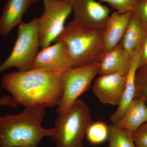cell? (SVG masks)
I'll list each match as a JSON object with an SVG mask.
<instances>
[{"mask_svg":"<svg viewBox=\"0 0 147 147\" xmlns=\"http://www.w3.org/2000/svg\"><path fill=\"white\" fill-rule=\"evenodd\" d=\"M63 73L34 69L13 71L3 76L1 84L18 105L53 108L62 97Z\"/></svg>","mask_w":147,"mask_h":147,"instance_id":"1","label":"cell"},{"mask_svg":"<svg viewBox=\"0 0 147 147\" xmlns=\"http://www.w3.org/2000/svg\"><path fill=\"white\" fill-rule=\"evenodd\" d=\"M45 108L30 105L17 115L0 116V147H37L44 137L52 139L54 128L41 126Z\"/></svg>","mask_w":147,"mask_h":147,"instance_id":"2","label":"cell"},{"mask_svg":"<svg viewBox=\"0 0 147 147\" xmlns=\"http://www.w3.org/2000/svg\"><path fill=\"white\" fill-rule=\"evenodd\" d=\"M104 29L91 30L70 21L54 42L63 40L68 47L73 67L99 61L103 53Z\"/></svg>","mask_w":147,"mask_h":147,"instance_id":"3","label":"cell"},{"mask_svg":"<svg viewBox=\"0 0 147 147\" xmlns=\"http://www.w3.org/2000/svg\"><path fill=\"white\" fill-rule=\"evenodd\" d=\"M92 123L88 105L78 99L68 112L58 115L52 139L57 147H85L83 140Z\"/></svg>","mask_w":147,"mask_h":147,"instance_id":"4","label":"cell"},{"mask_svg":"<svg viewBox=\"0 0 147 147\" xmlns=\"http://www.w3.org/2000/svg\"><path fill=\"white\" fill-rule=\"evenodd\" d=\"M18 26L17 39L10 55L0 65V74L11 67L19 71L30 70L38 53L40 40L37 17Z\"/></svg>","mask_w":147,"mask_h":147,"instance_id":"5","label":"cell"},{"mask_svg":"<svg viewBox=\"0 0 147 147\" xmlns=\"http://www.w3.org/2000/svg\"><path fill=\"white\" fill-rule=\"evenodd\" d=\"M100 63L73 67L63 74V92L57 113L62 115L68 112L81 95L89 89L92 81L98 74Z\"/></svg>","mask_w":147,"mask_h":147,"instance_id":"6","label":"cell"},{"mask_svg":"<svg viewBox=\"0 0 147 147\" xmlns=\"http://www.w3.org/2000/svg\"><path fill=\"white\" fill-rule=\"evenodd\" d=\"M44 9L38 18L40 47L50 46L63 31L65 23L72 11L71 0H43Z\"/></svg>","mask_w":147,"mask_h":147,"instance_id":"7","label":"cell"},{"mask_svg":"<svg viewBox=\"0 0 147 147\" xmlns=\"http://www.w3.org/2000/svg\"><path fill=\"white\" fill-rule=\"evenodd\" d=\"M74 24L94 30L105 28L111 9L96 0H71Z\"/></svg>","mask_w":147,"mask_h":147,"instance_id":"8","label":"cell"},{"mask_svg":"<svg viewBox=\"0 0 147 147\" xmlns=\"http://www.w3.org/2000/svg\"><path fill=\"white\" fill-rule=\"evenodd\" d=\"M42 49L37 53L31 69L64 72L73 67L68 47L63 40Z\"/></svg>","mask_w":147,"mask_h":147,"instance_id":"9","label":"cell"},{"mask_svg":"<svg viewBox=\"0 0 147 147\" xmlns=\"http://www.w3.org/2000/svg\"><path fill=\"white\" fill-rule=\"evenodd\" d=\"M126 82V76L118 74L100 75L93 84L92 90L101 103L105 105H119Z\"/></svg>","mask_w":147,"mask_h":147,"instance_id":"10","label":"cell"},{"mask_svg":"<svg viewBox=\"0 0 147 147\" xmlns=\"http://www.w3.org/2000/svg\"><path fill=\"white\" fill-rule=\"evenodd\" d=\"M131 55L120 43L100 58L98 74H118L126 76L131 66Z\"/></svg>","mask_w":147,"mask_h":147,"instance_id":"11","label":"cell"},{"mask_svg":"<svg viewBox=\"0 0 147 147\" xmlns=\"http://www.w3.org/2000/svg\"><path fill=\"white\" fill-rule=\"evenodd\" d=\"M131 13L132 10L123 13L115 11L110 15L104 29L103 54L120 42L130 21Z\"/></svg>","mask_w":147,"mask_h":147,"instance_id":"12","label":"cell"},{"mask_svg":"<svg viewBox=\"0 0 147 147\" xmlns=\"http://www.w3.org/2000/svg\"><path fill=\"white\" fill-rule=\"evenodd\" d=\"M39 0H7L0 17V34L8 35L22 21V17L33 4Z\"/></svg>","mask_w":147,"mask_h":147,"instance_id":"13","label":"cell"},{"mask_svg":"<svg viewBox=\"0 0 147 147\" xmlns=\"http://www.w3.org/2000/svg\"><path fill=\"white\" fill-rule=\"evenodd\" d=\"M147 122V107L145 101L134 98L127 106L121 118L113 124L133 134Z\"/></svg>","mask_w":147,"mask_h":147,"instance_id":"14","label":"cell"},{"mask_svg":"<svg viewBox=\"0 0 147 147\" xmlns=\"http://www.w3.org/2000/svg\"><path fill=\"white\" fill-rule=\"evenodd\" d=\"M142 45L131 54V66L126 75V85L123 97L117 109L110 117V121L113 124L121 118L127 106L135 97V76L139 68Z\"/></svg>","mask_w":147,"mask_h":147,"instance_id":"15","label":"cell"},{"mask_svg":"<svg viewBox=\"0 0 147 147\" xmlns=\"http://www.w3.org/2000/svg\"><path fill=\"white\" fill-rule=\"evenodd\" d=\"M147 34L138 14L134 11L120 43L130 55L141 47Z\"/></svg>","mask_w":147,"mask_h":147,"instance_id":"16","label":"cell"},{"mask_svg":"<svg viewBox=\"0 0 147 147\" xmlns=\"http://www.w3.org/2000/svg\"><path fill=\"white\" fill-rule=\"evenodd\" d=\"M109 127L108 147H137L131 133L118 128L113 124Z\"/></svg>","mask_w":147,"mask_h":147,"instance_id":"17","label":"cell"},{"mask_svg":"<svg viewBox=\"0 0 147 147\" xmlns=\"http://www.w3.org/2000/svg\"><path fill=\"white\" fill-rule=\"evenodd\" d=\"M109 127L105 123L98 121L92 123L87 130L86 137L92 144H99L108 139Z\"/></svg>","mask_w":147,"mask_h":147,"instance_id":"18","label":"cell"},{"mask_svg":"<svg viewBox=\"0 0 147 147\" xmlns=\"http://www.w3.org/2000/svg\"><path fill=\"white\" fill-rule=\"evenodd\" d=\"M135 98L147 101V66L138 68L135 76Z\"/></svg>","mask_w":147,"mask_h":147,"instance_id":"19","label":"cell"},{"mask_svg":"<svg viewBox=\"0 0 147 147\" xmlns=\"http://www.w3.org/2000/svg\"><path fill=\"white\" fill-rule=\"evenodd\" d=\"M102 2L109 4L117 12L123 13L132 10L133 6L137 0H99Z\"/></svg>","mask_w":147,"mask_h":147,"instance_id":"20","label":"cell"},{"mask_svg":"<svg viewBox=\"0 0 147 147\" xmlns=\"http://www.w3.org/2000/svg\"><path fill=\"white\" fill-rule=\"evenodd\" d=\"M137 147H147V122L142 125L132 134Z\"/></svg>","mask_w":147,"mask_h":147,"instance_id":"21","label":"cell"},{"mask_svg":"<svg viewBox=\"0 0 147 147\" xmlns=\"http://www.w3.org/2000/svg\"><path fill=\"white\" fill-rule=\"evenodd\" d=\"M132 10L138 14L140 21L147 32V0H137Z\"/></svg>","mask_w":147,"mask_h":147,"instance_id":"22","label":"cell"},{"mask_svg":"<svg viewBox=\"0 0 147 147\" xmlns=\"http://www.w3.org/2000/svg\"><path fill=\"white\" fill-rule=\"evenodd\" d=\"M147 66V34L141 47L139 68Z\"/></svg>","mask_w":147,"mask_h":147,"instance_id":"23","label":"cell"},{"mask_svg":"<svg viewBox=\"0 0 147 147\" xmlns=\"http://www.w3.org/2000/svg\"><path fill=\"white\" fill-rule=\"evenodd\" d=\"M5 105L16 108L18 104L15 102L11 95L4 96L0 98V106Z\"/></svg>","mask_w":147,"mask_h":147,"instance_id":"24","label":"cell"}]
</instances>
